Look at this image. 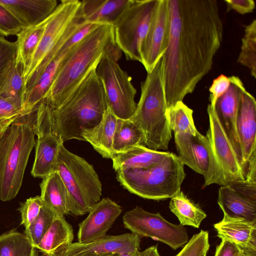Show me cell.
Returning a JSON list of instances; mask_svg holds the SVG:
<instances>
[{"label": "cell", "instance_id": "6da1fadb", "mask_svg": "<svg viewBox=\"0 0 256 256\" xmlns=\"http://www.w3.org/2000/svg\"><path fill=\"white\" fill-rule=\"evenodd\" d=\"M166 1L169 33L162 58L168 108L192 94L210 71L224 26L216 0Z\"/></svg>", "mask_w": 256, "mask_h": 256}, {"label": "cell", "instance_id": "7a4b0ae2", "mask_svg": "<svg viewBox=\"0 0 256 256\" xmlns=\"http://www.w3.org/2000/svg\"><path fill=\"white\" fill-rule=\"evenodd\" d=\"M103 85L91 70L60 104L51 107L42 100L38 104L33 128L37 136L54 134L63 142L84 140L82 132L98 124L108 108Z\"/></svg>", "mask_w": 256, "mask_h": 256}, {"label": "cell", "instance_id": "3957f363", "mask_svg": "<svg viewBox=\"0 0 256 256\" xmlns=\"http://www.w3.org/2000/svg\"><path fill=\"white\" fill-rule=\"evenodd\" d=\"M106 54L118 61L122 56L110 24L100 25L71 50L42 100L51 107L60 104Z\"/></svg>", "mask_w": 256, "mask_h": 256}, {"label": "cell", "instance_id": "277c9868", "mask_svg": "<svg viewBox=\"0 0 256 256\" xmlns=\"http://www.w3.org/2000/svg\"><path fill=\"white\" fill-rule=\"evenodd\" d=\"M38 106L31 112L19 116L0 136L2 201L13 199L20 188L28 158L36 144L33 124Z\"/></svg>", "mask_w": 256, "mask_h": 256}, {"label": "cell", "instance_id": "5b68a950", "mask_svg": "<svg viewBox=\"0 0 256 256\" xmlns=\"http://www.w3.org/2000/svg\"><path fill=\"white\" fill-rule=\"evenodd\" d=\"M167 108L162 56L152 71L147 73L146 80L142 83L139 102L129 118L142 131L144 144L151 150L168 148L172 130L166 117Z\"/></svg>", "mask_w": 256, "mask_h": 256}, {"label": "cell", "instance_id": "8992f818", "mask_svg": "<svg viewBox=\"0 0 256 256\" xmlns=\"http://www.w3.org/2000/svg\"><path fill=\"white\" fill-rule=\"evenodd\" d=\"M186 176L184 164L172 152L150 168L116 172V179L124 188L144 198L155 200H166L176 194Z\"/></svg>", "mask_w": 256, "mask_h": 256}, {"label": "cell", "instance_id": "52a82bcc", "mask_svg": "<svg viewBox=\"0 0 256 256\" xmlns=\"http://www.w3.org/2000/svg\"><path fill=\"white\" fill-rule=\"evenodd\" d=\"M56 170L68 192L70 213L76 216L88 213L102 195V184L92 165L62 144Z\"/></svg>", "mask_w": 256, "mask_h": 256}, {"label": "cell", "instance_id": "ba28073f", "mask_svg": "<svg viewBox=\"0 0 256 256\" xmlns=\"http://www.w3.org/2000/svg\"><path fill=\"white\" fill-rule=\"evenodd\" d=\"M207 111L210 122L206 135L209 147V164L204 176L202 188L214 184L224 186L245 180L244 170L210 104Z\"/></svg>", "mask_w": 256, "mask_h": 256}, {"label": "cell", "instance_id": "9c48e42d", "mask_svg": "<svg viewBox=\"0 0 256 256\" xmlns=\"http://www.w3.org/2000/svg\"><path fill=\"white\" fill-rule=\"evenodd\" d=\"M156 0H128L112 24L115 42L128 60L142 63L140 49Z\"/></svg>", "mask_w": 256, "mask_h": 256}, {"label": "cell", "instance_id": "30bf717a", "mask_svg": "<svg viewBox=\"0 0 256 256\" xmlns=\"http://www.w3.org/2000/svg\"><path fill=\"white\" fill-rule=\"evenodd\" d=\"M118 62L104 54L96 68V73L104 88L108 107L120 119H129L134 112L136 90L132 78Z\"/></svg>", "mask_w": 256, "mask_h": 256}, {"label": "cell", "instance_id": "8fae6325", "mask_svg": "<svg viewBox=\"0 0 256 256\" xmlns=\"http://www.w3.org/2000/svg\"><path fill=\"white\" fill-rule=\"evenodd\" d=\"M122 222L132 233L150 238L174 250L182 248L189 240L184 226L171 223L159 212H150L139 206L126 212Z\"/></svg>", "mask_w": 256, "mask_h": 256}, {"label": "cell", "instance_id": "7c38bea8", "mask_svg": "<svg viewBox=\"0 0 256 256\" xmlns=\"http://www.w3.org/2000/svg\"><path fill=\"white\" fill-rule=\"evenodd\" d=\"M236 129L246 178L256 174V102L245 87L241 92Z\"/></svg>", "mask_w": 256, "mask_h": 256}, {"label": "cell", "instance_id": "4fadbf2b", "mask_svg": "<svg viewBox=\"0 0 256 256\" xmlns=\"http://www.w3.org/2000/svg\"><path fill=\"white\" fill-rule=\"evenodd\" d=\"M168 33L167 1L156 0L149 28L140 49L142 64L147 73L152 71L165 52Z\"/></svg>", "mask_w": 256, "mask_h": 256}, {"label": "cell", "instance_id": "5bb4252c", "mask_svg": "<svg viewBox=\"0 0 256 256\" xmlns=\"http://www.w3.org/2000/svg\"><path fill=\"white\" fill-rule=\"evenodd\" d=\"M80 6L78 0H63L48 17L44 30L24 80L32 73L60 39Z\"/></svg>", "mask_w": 256, "mask_h": 256}, {"label": "cell", "instance_id": "9a60e30c", "mask_svg": "<svg viewBox=\"0 0 256 256\" xmlns=\"http://www.w3.org/2000/svg\"><path fill=\"white\" fill-rule=\"evenodd\" d=\"M229 78L230 84L228 90L218 99L214 109L244 170L242 152L237 133L236 122L241 92L244 86L238 76H230Z\"/></svg>", "mask_w": 256, "mask_h": 256}, {"label": "cell", "instance_id": "2e32d148", "mask_svg": "<svg viewBox=\"0 0 256 256\" xmlns=\"http://www.w3.org/2000/svg\"><path fill=\"white\" fill-rule=\"evenodd\" d=\"M142 238L132 232L116 236L106 235L87 243H72L55 256H98L118 254L139 250Z\"/></svg>", "mask_w": 256, "mask_h": 256}, {"label": "cell", "instance_id": "e0dca14e", "mask_svg": "<svg viewBox=\"0 0 256 256\" xmlns=\"http://www.w3.org/2000/svg\"><path fill=\"white\" fill-rule=\"evenodd\" d=\"M122 212V208L110 198L100 200L79 224L78 242L87 243L106 236Z\"/></svg>", "mask_w": 256, "mask_h": 256}, {"label": "cell", "instance_id": "ac0fdd59", "mask_svg": "<svg viewBox=\"0 0 256 256\" xmlns=\"http://www.w3.org/2000/svg\"><path fill=\"white\" fill-rule=\"evenodd\" d=\"M174 135L178 156L181 162L204 176L209 164V147L206 136L198 130L195 136L186 133Z\"/></svg>", "mask_w": 256, "mask_h": 256}, {"label": "cell", "instance_id": "d6986e66", "mask_svg": "<svg viewBox=\"0 0 256 256\" xmlns=\"http://www.w3.org/2000/svg\"><path fill=\"white\" fill-rule=\"evenodd\" d=\"M214 227L222 240L229 241L242 251L256 256V222L224 216Z\"/></svg>", "mask_w": 256, "mask_h": 256}, {"label": "cell", "instance_id": "ffe728a7", "mask_svg": "<svg viewBox=\"0 0 256 256\" xmlns=\"http://www.w3.org/2000/svg\"><path fill=\"white\" fill-rule=\"evenodd\" d=\"M22 28L36 25L46 19L58 6L56 0H0Z\"/></svg>", "mask_w": 256, "mask_h": 256}, {"label": "cell", "instance_id": "44dd1931", "mask_svg": "<svg viewBox=\"0 0 256 256\" xmlns=\"http://www.w3.org/2000/svg\"><path fill=\"white\" fill-rule=\"evenodd\" d=\"M170 152L151 150L138 144L114 152L112 158V168L117 172L128 169L150 168L168 156Z\"/></svg>", "mask_w": 256, "mask_h": 256}, {"label": "cell", "instance_id": "7402d4cb", "mask_svg": "<svg viewBox=\"0 0 256 256\" xmlns=\"http://www.w3.org/2000/svg\"><path fill=\"white\" fill-rule=\"evenodd\" d=\"M62 144L61 138L54 134L38 136L35 158L31 172L34 177L44 178L56 171L57 158Z\"/></svg>", "mask_w": 256, "mask_h": 256}, {"label": "cell", "instance_id": "603a6c76", "mask_svg": "<svg viewBox=\"0 0 256 256\" xmlns=\"http://www.w3.org/2000/svg\"><path fill=\"white\" fill-rule=\"evenodd\" d=\"M40 196L44 204L56 218L70 214L67 188L57 171L44 178L40 184Z\"/></svg>", "mask_w": 256, "mask_h": 256}, {"label": "cell", "instance_id": "cb8c5ba5", "mask_svg": "<svg viewBox=\"0 0 256 256\" xmlns=\"http://www.w3.org/2000/svg\"><path fill=\"white\" fill-rule=\"evenodd\" d=\"M218 204L224 216L256 222V201L239 193L230 186L220 187Z\"/></svg>", "mask_w": 256, "mask_h": 256}, {"label": "cell", "instance_id": "d4e9b609", "mask_svg": "<svg viewBox=\"0 0 256 256\" xmlns=\"http://www.w3.org/2000/svg\"><path fill=\"white\" fill-rule=\"evenodd\" d=\"M117 119L108 108L98 124L82 133L84 140L88 142L104 158L112 159L114 152L112 142Z\"/></svg>", "mask_w": 256, "mask_h": 256}, {"label": "cell", "instance_id": "484cf974", "mask_svg": "<svg viewBox=\"0 0 256 256\" xmlns=\"http://www.w3.org/2000/svg\"><path fill=\"white\" fill-rule=\"evenodd\" d=\"M72 226L64 216L55 218L36 248L45 256H55L72 242Z\"/></svg>", "mask_w": 256, "mask_h": 256}, {"label": "cell", "instance_id": "4316f807", "mask_svg": "<svg viewBox=\"0 0 256 256\" xmlns=\"http://www.w3.org/2000/svg\"><path fill=\"white\" fill-rule=\"evenodd\" d=\"M128 0H84L81 9L88 23L112 24Z\"/></svg>", "mask_w": 256, "mask_h": 256}, {"label": "cell", "instance_id": "83f0119b", "mask_svg": "<svg viewBox=\"0 0 256 256\" xmlns=\"http://www.w3.org/2000/svg\"><path fill=\"white\" fill-rule=\"evenodd\" d=\"M47 18L36 25L22 28L16 36L17 54L16 61L20 62L24 66V78L32 64L44 30Z\"/></svg>", "mask_w": 256, "mask_h": 256}, {"label": "cell", "instance_id": "f1b7e54d", "mask_svg": "<svg viewBox=\"0 0 256 256\" xmlns=\"http://www.w3.org/2000/svg\"><path fill=\"white\" fill-rule=\"evenodd\" d=\"M169 208L183 226L198 228L207 216L198 205L181 190L170 198Z\"/></svg>", "mask_w": 256, "mask_h": 256}, {"label": "cell", "instance_id": "f546056e", "mask_svg": "<svg viewBox=\"0 0 256 256\" xmlns=\"http://www.w3.org/2000/svg\"><path fill=\"white\" fill-rule=\"evenodd\" d=\"M0 256H38V252L24 234L12 230L0 236Z\"/></svg>", "mask_w": 256, "mask_h": 256}, {"label": "cell", "instance_id": "4dcf8cb0", "mask_svg": "<svg viewBox=\"0 0 256 256\" xmlns=\"http://www.w3.org/2000/svg\"><path fill=\"white\" fill-rule=\"evenodd\" d=\"M24 76V66L15 58L0 74V95L22 99Z\"/></svg>", "mask_w": 256, "mask_h": 256}, {"label": "cell", "instance_id": "1f68e13d", "mask_svg": "<svg viewBox=\"0 0 256 256\" xmlns=\"http://www.w3.org/2000/svg\"><path fill=\"white\" fill-rule=\"evenodd\" d=\"M144 139L142 132L130 119H117L112 142L114 152L142 144Z\"/></svg>", "mask_w": 256, "mask_h": 256}, {"label": "cell", "instance_id": "d6a6232c", "mask_svg": "<svg viewBox=\"0 0 256 256\" xmlns=\"http://www.w3.org/2000/svg\"><path fill=\"white\" fill-rule=\"evenodd\" d=\"M192 114L193 110L182 101L178 102L167 108L166 117L174 134L186 133L196 135L198 130L194 124Z\"/></svg>", "mask_w": 256, "mask_h": 256}, {"label": "cell", "instance_id": "836d02e7", "mask_svg": "<svg viewBox=\"0 0 256 256\" xmlns=\"http://www.w3.org/2000/svg\"><path fill=\"white\" fill-rule=\"evenodd\" d=\"M238 62L249 68L252 76L256 77V20L245 27L242 39Z\"/></svg>", "mask_w": 256, "mask_h": 256}, {"label": "cell", "instance_id": "e575fe53", "mask_svg": "<svg viewBox=\"0 0 256 256\" xmlns=\"http://www.w3.org/2000/svg\"><path fill=\"white\" fill-rule=\"evenodd\" d=\"M55 218L53 213L44 204L38 218L26 228L24 234L35 248L40 243Z\"/></svg>", "mask_w": 256, "mask_h": 256}, {"label": "cell", "instance_id": "d590c367", "mask_svg": "<svg viewBox=\"0 0 256 256\" xmlns=\"http://www.w3.org/2000/svg\"><path fill=\"white\" fill-rule=\"evenodd\" d=\"M209 248L208 232L201 230L192 236L175 256H201L207 253Z\"/></svg>", "mask_w": 256, "mask_h": 256}, {"label": "cell", "instance_id": "8d00e7d4", "mask_svg": "<svg viewBox=\"0 0 256 256\" xmlns=\"http://www.w3.org/2000/svg\"><path fill=\"white\" fill-rule=\"evenodd\" d=\"M44 206L40 196L28 198L22 203L19 210L21 214L22 224L28 227L38 216Z\"/></svg>", "mask_w": 256, "mask_h": 256}, {"label": "cell", "instance_id": "74e56055", "mask_svg": "<svg viewBox=\"0 0 256 256\" xmlns=\"http://www.w3.org/2000/svg\"><path fill=\"white\" fill-rule=\"evenodd\" d=\"M22 30L17 20L0 4V36H17Z\"/></svg>", "mask_w": 256, "mask_h": 256}, {"label": "cell", "instance_id": "f35d334b", "mask_svg": "<svg viewBox=\"0 0 256 256\" xmlns=\"http://www.w3.org/2000/svg\"><path fill=\"white\" fill-rule=\"evenodd\" d=\"M22 106L20 98L0 95V118H16L21 114Z\"/></svg>", "mask_w": 256, "mask_h": 256}, {"label": "cell", "instance_id": "ab89813d", "mask_svg": "<svg viewBox=\"0 0 256 256\" xmlns=\"http://www.w3.org/2000/svg\"><path fill=\"white\" fill-rule=\"evenodd\" d=\"M16 42H10L0 36V74L16 58Z\"/></svg>", "mask_w": 256, "mask_h": 256}, {"label": "cell", "instance_id": "60d3db41", "mask_svg": "<svg viewBox=\"0 0 256 256\" xmlns=\"http://www.w3.org/2000/svg\"><path fill=\"white\" fill-rule=\"evenodd\" d=\"M230 84L229 77L224 74H220L213 80L209 88V100L210 102V104L212 108H214L218 99L227 91Z\"/></svg>", "mask_w": 256, "mask_h": 256}, {"label": "cell", "instance_id": "b9f144b4", "mask_svg": "<svg viewBox=\"0 0 256 256\" xmlns=\"http://www.w3.org/2000/svg\"><path fill=\"white\" fill-rule=\"evenodd\" d=\"M224 2L227 12L232 10L242 14L252 12L255 8L253 0H224Z\"/></svg>", "mask_w": 256, "mask_h": 256}, {"label": "cell", "instance_id": "7bdbcfd3", "mask_svg": "<svg viewBox=\"0 0 256 256\" xmlns=\"http://www.w3.org/2000/svg\"><path fill=\"white\" fill-rule=\"evenodd\" d=\"M240 250L233 243L227 240H222L216 248L214 256H239Z\"/></svg>", "mask_w": 256, "mask_h": 256}, {"label": "cell", "instance_id": "ee69618b", "mask_svg": "<svg viewBox=\"0 0 256 256\" xmlns=\"http://www.w3.org/2000/svg\"><path fill=\"white\" fill-rule=\"evenodd\" d=\"M138 256H161L158 252L157 246H152L142 252H140Z\"/></svg>", "mask_w": 256, "mask_h": 256}, {"label": "cell", "instance_id": "f6af8a7d", "mask_svg": "<svg viewBox=\"0 0 256 256\" xmlns=\"http://www.w3.org/2000/svg\"><path fill=\"white\" fill-rule=\"evenodd\" d=\"M16 119L0 118V136L5 132Z\"/></svg>", "mask_w": 256, "mask_h": 256}, {"label": "cell", "instance_id": "bcb514c9", "mask_svg": "<svg viewBox=\"0 0 256 256\" xmlns=\"http://www.w3.org/2000/svg\"><path fill=\"white\" fill-rule=\"evenodd\" d=\"M139 252L140 250L138 249L132 251L118 254V256H138Z\"/></svg>", "mask_w": 256, "mask_h": 256}, {"label": "cell", "instance_id": "7dc6e473", "mask_svg": "<svg viewBox=\"0 0 256 256\" xmlns=\"http://www.w3.org/2000/svg\"><path fill=\"white\" fill-rule=\"evenodd\" d=\"M239 256H254L252 255L248 252L240 250Z\"/></svg>", "mask_w": 256, "mask_h": 256}, {"label": "cell", "instance_id": "c3c4849f", "mask_svg": "<svg viewBox=\"0 0 256 256\" xmlns=\"http://www.w3.org/2000/svg\"><path fill=\"white\" fill-rule=\"evenodd\" d=\"M118 254H106L98 256H118Z\"/></svg>", "mask_w": 256, "mask_h": 256}, {"label": "cell", "instance_id": "681fc988", "mask_svg": "<svg viewBox=\"0 0 256 256\" xmlns=\"http://www.w3.org/2000/svg\"><path fill=\"white\" fill-rule=\"evenodd\" d=\"M206 254L207 253L204 254H202L201 256H206Z\"/></svg>", "mask_w": 256, "mask_h": 256}]
</instances>
